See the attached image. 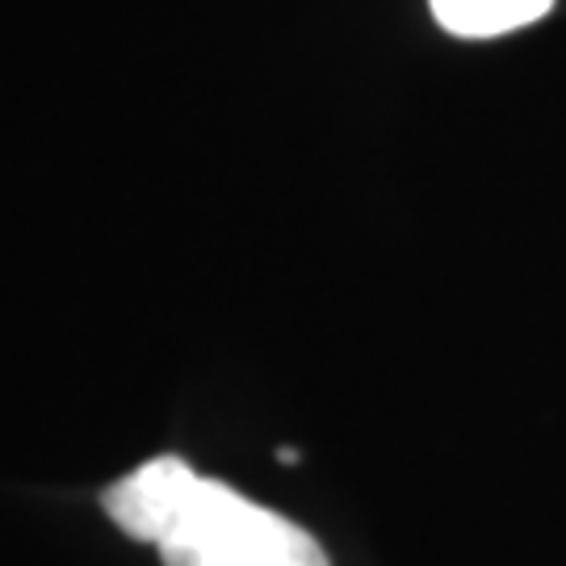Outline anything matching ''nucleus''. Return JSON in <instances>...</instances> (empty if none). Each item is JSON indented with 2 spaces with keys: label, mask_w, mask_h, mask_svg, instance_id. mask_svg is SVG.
<instances>
[{
  "label": "nucleus",
  "mask_w": 566,
  "mask_h": 566,
  "mask_svg": "<svg viewBox=\"0 0 566 566\" xmlns=\"http://www.w3.org/2000/svg\"><path fill=\"white\" fill-rule=\"evenodd\" d=\"M102 507L126 537L160 549L164 566H332L303 525L172 453L105 486Z\"/></svg>",
  "instance_id": "f257e3e1"
},
{
  "label": "nucleus",
  "mask_w": 566,
  "mask_h": 566,
  "mask_svg": "<svg viewBox=\"0 0 566 566\" xmlns=\"http://www.w3.org/2000/svg\"><path fill=\"white\" fill-rule=\"evenodd\" d=\"M441 30L458 39H500L525 30L554 9V0H428Z\"/></svg>",
  "instance_id": "f03ea898"
}]
</instances>
